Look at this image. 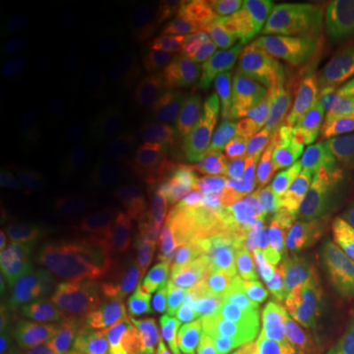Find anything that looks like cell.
<instances>
[{
  "mask_svg": "<svg viewBox=\"0 0 354 354\" xmlns=\"http://www.w3.org/2000/svg\"><path fill=\"white\" fill-rule=\"evenodd\" d=\"M290 263L279 244H260L235 258L207 290L205 317L216 336L253 331L283 310Z\"/></svg>",
  "mask_w": 354,
  "mask_h": 354,
  "instance_id": "1",
  "label": "cell"
},
{
  "mask_svg": "<svg viewBox=\"0 0 354 354\" xmlns=\"http://www.w3.org/2000/svg\"><path fill=\"white\" fill-rule=\"evenodd\" d=\"M246 168L260 201L292 212L324 191L331 157L315 124L290 122L253 140Z\"/></svg>",
  "mask_w": 354,
  "mask_h": 354,
  "instance_id": "2",
  "label": "cell"
},
{
  "mask_svg": "<svg viewBox=\"0 0 354 354\" xmlns=\"http://www.w3.org/2000/svg\"><path fill=\"white\" fill-rule=\"evenodd\" d=\"M39 301L46 331L60 350L86 341L95 322V279L83 253L62 249L48 258L39 276Z\"/></svg>",
  "mask_w": 354,
  "mask_h": 354,
  "instance_id": "3",
  "label": "cell"
},
{
  "mask_svg": "<svg viewBox=\"0 0 354 354\" xmlns=\"http://www.w3.org/2000/svg\"><path fill=\"white\" fill-rule=\"evenodd\" d=\"M191 203L205 228L221 235L242 230L253 194L249 168L225 143H205L191 182Z\"/></svg>",
  "mask_w": 354,
  "mask_h": 354,
  "instance_id": "4",
  "label": "cell"
},
{
  "mask_svg": "<svg viewBox=\"0 0 354 354\" xmlns=\"http://www.w3.org/2000/svg\"><path fill=\"white\" fill-rule=\"evenodd\" d=\"M292 95L290 83L267 67H251L223 83L216 115L223 129L237 136H265L290 124Z\"/></svg>",
  "mask_w": 354,
  "mask_h": 354,
  "instance_id": "5",
  "label": "cell"
},
{
  "mask_svg": "<svg viewBox=\"0 0 354 354\" xmlns=\"http://www.w3.org/2000/svg\"><path fill=\"white\" fill-rule=\"evenodd\" d=\"M306 88L320 99L341 97L354 86V10H329L313 19L299 39Z\"/></svg>",
  "mask_w": 354,
  "mask_h": 354,
  "instance_id": "6",
  "label": "cell"
},
{
  "mask_svg": "<svg viewBox=\"0 0 354 354\" xmlns=\"http://www.w3.org/2000/svg\"><path fill=\"white\" fill-rule=\"evenodd\" d=\"M196 122L180 106L166 109L154 118L145 140V175L164 205L177 207L191 191L198 166Z\"/></svg>",
  "mask_w": 354,
  "mask_h": 354,
  "instance_id": "7",
  "label": "cell"
},
{
  "mask_svg": "<svg viewBox=\"0 0 354 354\" xmlns=\"http://www.w3.org/2000/svg\"><path fill=\"white\" fill-rule=\"evenodd\" d=\"M157 239L138 223L115 230L109 246V281L115 295L133 297L154 279L157 272Z\"/></svg>",
  "mask_w": 354,
  "mask_h": 354,
  "instance_id": "8",
  "label": "cell"
},
{
  "mask_svg": "<svg viewBox=\"0 0 354 354\" xmlns=\"http://www.w3.org/2000/svg\"><path fill=\"white\" fill-rule=\"evenodd\" d=\"M310 237L327 256H354V173L336 177L317 196Z\"/></svg>",
  "mask_w": 354,
  "mask_h": 354,
  "instance_id": "9",
  "label": "cell"
},
{
  "mask_svg": "<svg viewBox=\"0 0 354 354\" xmlns=\"http://www.w3.org/2000/svg\"><path fill=\"white\" fill-rule=\"evenodd\" d=\"M74 46L60 30H35L19 37L3 60L5 83H26L58 74L69 65Z\"/></svg>",
  "mask_w": 354,
  "mask_h": 354,
  "instance_id": "10",
  "label": "cell"
},
{
  "mask_svg": "<svg viewBox=\"0 0 354 354\" xmlns=\"http://www.w3.org/2000/svg\"><path fill=\"white\" fill-rule=\"evenodd\" d=\"M72 102V88L65 81H41L14 95L5 104L0 127L5 133H39L55 122Z\"/></svg>",
  "mask_w": 354,
  "mask_h": 354,
  "instance_id": "11",
  "label": "cell"
},
{
  "mask_svg": "<svg viewBox=\"0 0 354 354\" xmlns=\"http://www.w3.org/2000/svg\"><path fill=\"white\" fill-rule=\"evenodd\" d=\"M315 334V315L304 306H288L249 331L235 354H308Z\"/></svg>",
  "mask_w": 354,
  "mask_h": 354,
  "instance_id": "12",
  "label": "cell"
},
{
  "mask_svg": "<svg viewBox=\"0 0 354 354\" xmlns=\"http://www.w3.org/2000/svg\"><path fill=\"white\" fill-rule=\"evenodd\" d=\"M133 150V136L122 120L104 118L86 131L81 140L83 168L97 180H109L122 173Z\"/></svg>",
  "mask_w": 354,
  "mask_h": 354,
  "instance_id": "13",
  "label": "cell"
},
{
  "mask_svg": "<svg viewBox=\"0 0 354 354\" xmlns=\"http://www.w3.org/2000/svg\"><path fill=\"white\" fill-rule=\"evenodd\" d=\"M201 299H198V288L191 281H173L157 295L152 306L147 308L145 327L157 338H180L189 334L194 324Z\"/></svg>",
  "mask_w": 354,
  "mask_h": 354,
  "instance_id": "14",
  "label": "cell"
},
{
  "mask_svg": "<svg viewBox=\"0 0 354 354\" xmlns=\"http://www.w3.org/2000/svg\"><path fill=\"white\" fill-rule=\"evenodd\" d=\"M62 152L60 131H39L21 136L3 154V173L17 184L39 182L55 166Z\"/></svg>",
  "mask_w": 354,
  "mask_h": 354,
  "instance_id": "15",
  "label": "cell"
},
{
  "mask_svg": "<svg viewBox=\"0 0 354 354\" xmlns=\"http://www.w3.org/2000/svg\"><path fill=\"white\" fill-rule=\"evenodd\" d=\"M324 315L338 334H354V286L336 288L327 299Z\"/></svg>",
  "mask_w": 354,
  "mask_h": 354,
  "instance_id": "16",
  "label": "cell"
},
{
  "mask_svg": "<svg viewBox=\"0 0 354 354\" xmlns=\"http://www.w3.org/2000/svg\"><path fill=\"white\" fill-rule=\"evenodd\" d=\"M175 48V39L168 28L164 26H150V30L143 39H140V53H143L145 62H150L152 67H159L161 62L171 58Z\"/></svg>",
  "mask_w": 354,
  "mask_h": 354,
  "instance_id": "17",
  "label": "cell"
},
{
  "mask_svg": "<svg viewBox=\"0 0 354 354\" xmlns=\"http://www.w3.org/2000/svg\"><path fill=\"white\" fill-rule=\"evenodd\" d=\"M331 154L343 168L354 171V115L343 118L331 136Z\"/></svg>",
  "mask_w": 354,
  "mask_h": 354,
  "instance_id": "18",
  "label": "cell"
},
{
  "mask_svg": "<svg viewBox=\"0 0 354 354\" xmlns=\"http://www.w3.org/2000/svg\"><path fill=\"white\" fill-rule=\"evenodd\" d=\"M159 354H212V334L207 329L189 331L175 341H168Z\"/></svg>",
  "mask_w": 354,
  "mask_h": 354,
  "instance_id": "19",
  "label": "cell"
},
{
  "mask_svg": "<svg viewBox=\"0 0 354 354\" xmlns=\"http://www.w3.org/2000/svg\"><path fill=\"white\" fill-rule=\"evenodd\" d=\"M317 354H354V334H334L322 343Z\"/></svg>",
  "mask_w": 354,
  "mask_h": 354,
  "instance_id": "20",
  "label": "cell"
},
{
  "mask_svg": "<svg viewBox=\"0 0 354 354\" xmlns=\"http://www.w3.org/2000/svg\"><path fill=\"white\" fill-rule=\"evenodd\" d=\"M348 111H350V115H354V95L348 99Z\"/></svg>",
  "mask_w": 354,
  "mask_h": 354,
  "instance_id": "21",
  "label": "cell"
},
{
  "mask_svg": "<svg viewBox=\"0 0 354 354\" xmlns=\"http://www.w3.org/2000/svg\"><path fill=\"white\" fill-rule=\"evenodd\" d=\"M348 274H350V279L354 281V256H352V263H350V269H348Z\"/></svg>",
  "mask_w": 354,
  "mask_h": 354,
  "instance_id": "22",
  "label": "cell"
}]
</instances>
